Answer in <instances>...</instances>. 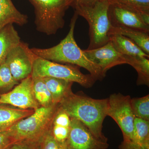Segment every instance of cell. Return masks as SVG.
Here are the masks:
<instances>
[{"mask_svg": "<svg viewBox=\"0 0 149 149\" xmlns=\"http://www.w3.org/2000/svg\"><path fill=\"white\" fill-rule=\"evenodd\" d=\"M35 56L28 44L21 41L10 52L5 62L14 78L19 83L31 76Z\"/></svg>", "mask_w": 149, "mask_h": 149, "instance_id": "9", "label": "cell"}, {"mask_svg": "<svg viewBox=\"0 0 149 149\" xmlns=\"http://www.w3.org/2000/svg\"><path fill=\"white\" fill-rule=\"evenodd\" d=\"M49 91L54 104H59L65 97L72 93V81L52 77L43 78Z\"/></svg>", "mask_w": 149, "mask_h": 149, "instance_id": "16", "label": "cell"}, {"mask_svg": "<svg viewBox=\"0 0 149 149\" xmlns=\"http://www.w3.org/2000/svg\"><path fill=\"white\" fill-rule=\"evenodd\" d=\"M83 51L87 57L97 65L105 74L113 67L126 64L124 56L115 49L110 41L100 47Z\"/></svg>", "mask_w": 149, "mask_h": 149, "instance_id": "12", "label": "cell"}, {"mask_svg": "<svg viewBox=\"0 0 149 149\" xmlns=\"http://www.w3.org/2000/svg\"><path fill=\"white\" fill-rule=\"evenodd\" d=\"M124 56L126 64L130 65L138 72V85L149 84V58L142 56Z\"/></svg>", "mask_w": 149, "mask_h": 149, "instance_id": "19", "label": "cell"}, {"mask_svg": "<svg viewBox=\"0 0 149 149\" xmlns=\"http://www.w3.org/2000/svg\"><path fill=\"white\" fill-rule=\"evenodd\" d=\"M78 15L74 12L71 19L69 32L66 37L56 45L52 47L30 48L35 55L59 63H66L82 67L90 72L96 80H101L105 74L97 65L87 57L84 51L77 45L74 37L75 24Z\"/></svg>", "mask_w": 149, "mask_h": 149, "instance_id": "1", "label": "cell"}, {"mask_svg": "<svg viewBox=\"0 0 149 149\" xmlns=\"http://www.w3.org/2000/svg\"><path fill=\"white\" fill-rule=\"evenodd\" d=\"M28 22V16L19 11L11 0H0V30L9 24L22 26Z\"/></svg>", "mask_w": 149, "mask_h": 149, "instance_id": "13", "label": "cell"}, {"mask_svg": "<svg viewBox=\"0 0 149 149\" xmlns=\"http://www.w3.org/2000/svg\"><path fill=\"white\" fill-rule=\"evenodd\" d=\"M41 141L24 140L16 141L6 149H41Z\"/></svg>", "mask_w": 149, "mask_h": 149, "instance_id": "27", "label": "cell"}, {"mask_svg": "<svg viewBox=\"0 0 149 149\" xmlns=\"http://www.w3.org/2000/svg\"><path fill=\"white\" fill-rule=\"evenodd\" d=\"M71 7L73 9L79 7L90 6L102 0H71Z\"/></svg>", "mask_w": 149, "mask_h": 149, "instance_id": "30", "label": "cell"}, {"mask_svg": "<svg viewBox=\"0 0 149 149\" xmlns=\"http://www.w3.org/2000/svg\"><path fill=\"white\" fill-rule=\"evenodd\" d=\"M132 141L141 144H149V121L135 117Z\"/></svg>", "mask_w": 149, "mask_h": 149, "instance_id": "21", "label": "cell"}, {"mask_svg": "<svg viewBox=\"0 0 149 149\" xmlns=\"http://www.w3.org/2000/svg\"><path fill=\"white\" fill-rule=\"evenodd\" d=\"M59 104L71 118L83 123L96 138L107 142L102 130L107 116L108 99L97 100L72 92Z\"/></svg>", "mask_w": 149, "mask_h": 149, "instance_id": "2", "label": "cell"}, {"mask_svg": "<svg viewBox=\"0 0 149 149\" xmlns=\"http://www.w3.org/2000/svg\"><path fill=\"white\" fill-rule=\"evenodd\" d=\"M35 8V24L38 32L56 34L65 25L64 17L71 0H29Z\"/></svg>", "mask_w": 149, "mask_h": 149, "instance_id": "5", "label": "cell"}, {"mask_svg": "<svg viewBox=\"0 0 149 149\" xmlns=\"http://www.w3.org/2000/svg\"><path fill=\"white\" fill-rule=\"evenodd\" d=\"M108 16L113 27L149 33V14L141 13L117 4H109Z\"/></svg>", "mask_w": 149, "mask_h": 149, "instance_id": "8", "label": "cell"}, {"mask_svg": "<svg viewBox=\"0 0 149 149\" xmlns=\"http://www.w3.org/2000/svg\"><path fill=\"white\" fill-rule=\"evenodd\" d=\"M109 5L108 0H102L93 6L74 9V12L89 24L90 44L87 49L100 47L109 42L112 26L109 18Z\"/></svg>", "mask_w": 149, "mask_h": 149, "instance_id": "4", "label": "cell"}, {"mask_svg": "<svg viewBox=\"0 0 149 149\" xmlns=\"http://www.w3.org/2000/svg\"><path fill=\"white\" fill-rule=\"evenodd\" d=\"M114 33L120 34L128 37L145 54L149 55V33L124 27H112L110 35Z\"/></svg>", "mask_w": 149, "mask_h": 149, "instance_id": "18", "label": "cell"}, {"mask_svg": "<svg viewBox=\"0 0 149 149\" xmlns=\"http://www.w3.org/2000/svg\"><path fill=\"white\" fill-rule=\"evenodd\" d=\"M70 130V127L52 123L50 132L56 141L66 146L67 142L69 137Z\"/></svg>", "mask_w": 149, "mask_h": 149, "instance_id": "25", "label": "cell"}, {"mask_svg": "<svg viewBox=\"0 0 149 149\" xmlns=\"http://www.w3.org/2000/svg\"><path fill=\"white\" fill-rule=\"evenodd\" d=\"M130 104L135 117L149 121V95L131 99Z\"/></svg>", "mask_w": 149, "mask_h": 149, "instance_id": "22", "label": "cell"}, {"mask_svg": "<svg viewBox=\"0 0 149 149\" xmlns=\"http://www.w3.org/2000/svg\"><path fill=\"white\" fill-rule=\"evenodd\" d=\"M41 149H68L66 145L56 141L49 132L41 141Z\"/></svg>", "mask_w": 149, "mask_h": 149, "instance_id": "26", "label": "cell"}, {"mask_svg": "<svg viewBox=\"0 0 149 149\" xmlns=\"http://www.w3.org/2000/svg\"><path fill=\"white\" fill-rule=\"evenodd\" d=\"M19 82L14 78L5 62L0 65V95L8 93Z\"/></svg>", "mask_w": 149, "mask_h": 149, "instance_id": "23", "label": "cell"}, {"mask_svg": "<svg viewBox=\"0 0 149 149\" xmlns=\"http://www.w3.org/2000/svg\"><path fill=\"white\" fill-rule=\"evenodd\" d=\"M21 41L13 24H9L0 30V65L5 62L12 49Z\"/></svg>", "mask_w": 149, "mask_h": 149, "instance_id": "15", "label": "cell"}, {"mask_svg": "<svg viewBox=\"0 0 149 149\" xmlns=\"http://www.w3.org/2000/svg\"><path fill=\"white\" fill-rule=\"evenodd\" d=\"M131 98L120 93L112 94L108 98L107 116L112 118L122 131L123 140L132 141L135 116L131 108Z\"/></svg>", "mask_w": 149, "mask_h": 149, "instance_id": "7", "label": "cell"}, {"mask_svg": "<svg viewBox=\"0 0 149 149\" xmlns=\"http://www.w3.org/2000/svg\"><path fill=\"white\" fill-rule=\"evenodd\" d=\"M80 67L71 64H63L36 56L33 63L31 76L35 77H52L72 81L85 88L92 87L96 80L90 74H84Z\"/></svg>", "mask_w": 149, "mask_h": 149, "instance_id": "6", "label": "cell"}, {"mask_svg": "<svg viewBox=\"0 0 149 149\" xmlns=\"http://www.w3.org/2000/svg\"><path fill=\"white\" fill-rule=\"evenodd\" d=\"M66 146L68 149H107L109 145L96 138L82 122L71 118Z\"/></svg>", "mask_w": 149, "mask_h": 149, "instance_id": "11", "label": "cell"}, {"mask_svg": "<svg viewBox=\"0 0 149 149\" xmlns=\"http://www.w3.org/2000/svg\"><path fill=\"white\" fill-rule=\"evenodd\" d=\"M34 111L35 110L22 109L0 104V130H8L14 124L31 115Z\"/></svg>", "mask_w": 149, "mask_h": 149, "instance_id": "14", "label": "cell"}, {"mask_svg": "<svg viewBox=\"0 0 149 149\" xmlns=\"http://www.w3.org/2000/svg\"><path fill=\"white\" fill-rule=\"evenodd\" d=\"M110 41L115 49L119 53L125 56H142L149 58L137 45L128 37L120 34H111Z\"/></svg>", "mask_w": 149, "mask_h": 149, "instance_id": "17", "label": "cell"}, {"mask_svg": "<svg viewBox=\"0 0 149 149\" xmlns=\"http://www.w3.org/2000/svg\"><path fill=\"white\" fill-rule=\"evenodd\" d=\"M119 149H149V144H141L131 140H123Z\"/></svg>", "mask_w": 149, "mask_h": 149, "instance_id": "28", "label": "cell"}, {"mask_svg": "<svg viewBox=\"0 0 149 149\" xmlns=\"http://www.w3.org/2000/svg\"><path fill=\"white\" fill-rule=\"evenodd\" d=\"M15 142L7 130H0V149H6Z\"/></svg>", "mask_w": 149, "mask_h": 149, "instance_id": "29", "label": "cell"}, {"mask_svg": "<svg viewBox=\"0 0 149 149\" xmlns=\"http://www.w3.org/2000/svg\"><path fill=\"white\" fill-rule=\"evenodd\" d=\"M32 78L33 92L40 106L48 107L55 104L53 103L52 95L42 77Z\"/></svg>", "mask_w": 149, "mask_h": 149, "instance_id": "20", "label": "cell"}, {"mask_svg": "<svg viewBox=\"0 0 149 149\" xmlns=\"http://www.w3.org/2000/svg\"><path fill=\"white\" fill-rule=\"evenodd\" d=\"M109 4H117L142 13L149 14V0H108Z\"/></svg>", "mask_w": 149, "mask_h": 149, "instance_id": "24", "label": "cell"}, {"mask_svg": "<svg viewBox=\"0 0 149 149\" xmlns=\"http://www.w3.org/2000/svg\"><path fill=\"white\" fill-rule=\"evenodd\" d=\"M0 104L22 109L35 110L40 107L33 92L32 76L22 80L8 93L1 94Z\"/></svg>", "mask_w": 149, "mask_h": 149, "instance_id": "10", "label": "cell"}, {"mask_svg": "<svg viewBox=\"0 0 149 149\" xmlns=\"http://www.w3.org/2000/svg\"><path fill=\"white\" fill-rule=\"evenodd\" d=\"M59 104L48 107H40L28 117L19 120L8 130L15 141H41L50 132Z\"/></svg>", "mask_w": 149, "mask_h": 149, "instance_id": "3", "label": "cell"}]
</instances>
